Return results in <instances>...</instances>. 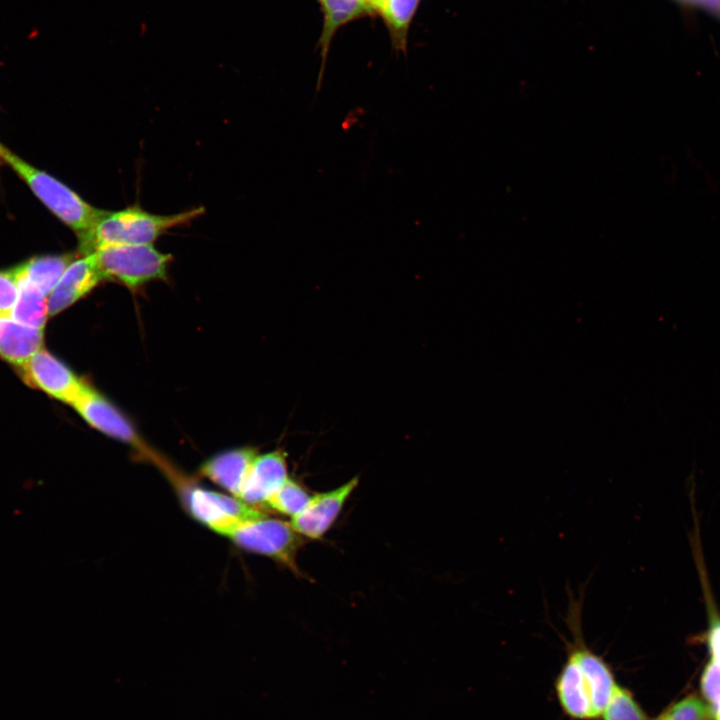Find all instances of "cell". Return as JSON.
<instances>
[{
    "label": "cell",
    "mask_w": 720,
    "mask_h": 720,
    "mask_svg": "<svg viewBox=\"0 0 720 720\" xmlns=\"http://www.w3.org/2000/svg\"><path fill=\"white\" fill-rule=\"evenodd\" d=\"M0 162L9 166L42 204L77 235L78 240L90 232L105 211L94 207L65 183L8 148L1 153Z\"/></svg>",
    "instance_id": "obj_3"
},
{
    "label": "cell",
    "mask_w": 720,
    "mask_h": 720,
    "mask_svg": "<svg viewBox=\"0 0 720 720\" xmlns=\"http://www.w3.org/2000/svg\"><path fill=\"white\" fill-rule=\"evenodd\" d=\"M240 548L268 556L297 571L296 557L301 536L290 523L265 515L240 522L226 536Z\"/></svg>",
    "instance_id": "obj_5"
},
{
    "label": "cell",
    "mask_w": 720,
    "mask_h": 720,
    "mask_svg": "<svg viewBox=\"0 0 720 720\" xmlns=\"http://www.w3.org/2000/svg\"><path fill=\"white\" fill-rule=\"evenodd\" d=\"M691 8L704 10L720 20V0H674Z\"/></svg>",
    "instance_id": "obj_22"
},
{
    "label": "cell",
    "mask_w": 720,
    "mask_h": 720,
    "mask_svg": "<svg viewBox=\"0 0 720 720\" xmlns=\"http://www.w3.org/2000/svg\"><path fill=\"white\" fill-rule=\"evenodd\" d=\"M253 448H237L208 459L200 468L203 476L239 498L252 464L257 457Z\"/></svg>",
    "instance_id": "obj_12"
},
{
    "label": "cell",
    "mask_w": 720,
    "mask_h": 720,
    "mask_svg": "<svg viewBox=\"0 0 720 720\" xmlns=\"http://www.w3.org/2000/svg\"><path fill=\"white\" fill-rule=\"evenodd\" d=\"M288 478L286 454L282 450L257 455L239 499L253 507L266 504Z\"/></svg>",
    "instance_id": "obj_11"
},
{
    "label": "cell",
    "mask_w": 720,
    "mask_h": 720,
    "mask_svg": "<svg viewBox=\"0 0 720 720\" xmlns=\"http://www.w3.org/2000/svg\"><path fill=\"white\" fill-rule=\"evenodd\" d=\"M104 281L93 253L75 257L48 297L49 314L68 308Z\"/></svg>",
    "instance_id": "obj_10"
},
{
    "label": "cell",
    "mask_w": 720,
    "mask_h": 720,
    "mask_svg": "<svg viewBox=\"0 0 720 720\" xmlns=\"http://www.w3.org/2000/svg\"><path fill=\"white\" fill-rule=\"evenodd\" d=\"M74 255L72 253L36 256L13 269L18 276L29 280L49 296L67 266L75 258Z\"/></svg>",
    "instance_id": "obj_15"
},
{
    "label": "cell",
    "mask_w": 720,
    "mask_h": 720,
    "mask_svg": "<svg viewBox=\"0 0 720 720\" xmlns=\"http://www.w3.org/2000/svg\"><path fill=\"white\" fill-rule=\"evenodd\" d=\"M185 501L192 516L218 534L227 536L240 522L263 516L235 496L190 486Z\"/></svg>",
    "instance_id": "obj_6"
},
{
    "label": "cell",
    "mask_w": 720,
    "mask_h": 720,
    "mask_svg": "<svg viewBox=\"0 0 720 720\" xmlns=\"http://www.w3.org/2000/svg\"><path fill=\"white\" fill-rule=\"evenodd\" d=\"M18 370L26 384L71 406L89 386L66 364L43 348Z\"/></svg>",
    "instance_id": "obj_8"
},
{
    "label": "cell",
    "mask_w": 720,
    "mask_h": 720,
    "mask_svg": "<svg viewBox=\"0 0 720 720\" xmlns=\"http://www.w3.org/2000/svg\"><path fill=\"white\" fill-rule=\"evenodd\" d=\"M16 277L18 295L11 317L22 324L43 330L49 314L47 296L29 280L17 274Z\"/></svg>",
    "instance_id": "obj_17"
},
{
    "label": "cell",
    "mask_w": 720,
    "mask_h": 720,
    "mask_svg": "<svg viewBox=\"0 0 720 720\" xmlns=\"http://www.w3.org/2000/svg\"><path fill=\"white\" fill-rule=\"evenodd\" d=\"M583 601L570 599L566 624L573 641L556 680V694L563 711L573 719L600 718L617 684L607 662L585 643L582 633Z\"/></svg>",
    "instance_id": "obj_1"
},
{
    "label": "cell",
    "mask_w": 720,
    "mask_h": 720,
    "mask_svg": "<svg viewBox=\"0 0 720 720\" xmlns=\"http://www.w3.org/2000/svg\"><path fill=\"white\" fill-rule=\"evenodd\" d=\"M655 720H714V715L704 698L689 695L667 708Z\"/></svg>",
    "instance_id": "obj_20"
},
{
    "label": "cell",
    "mask_w": 720,
    "mask_h": 720,
    "mask_svg": "<svg viewBox=\"0 0 720 720\" xmlns=\"http://www.w3.org/2000/svg\"><path fill=\"white\" fill-rule=\"evenodd\" d=\"M205 213L203 207L170 214L150 213L138 204L117 211L105 210L93 228L78 240L79 254H91L115 245L153 244L171 229L189 225Z\"/></svg>",
    "instance_id": "obj_2"
},
{
    "label": "cell",
    "mask_w": 720,
    "mask_h": 720,
    "mask_svg": "<svg viewBox=\"0 0 720 720\" xmlns=\"http://www.w3.org/2000/svg\"><path fill=\"white\" fill-rule=\"evenodd\" d=\"M323 16L322 30L318 41L321 66L316 91L321 89L327 56L335 34L345 25L369 16L362 0H319Z\"/></svg>",
    "instance_id": "obj_13"
},
{
    "label": "cell",
    "mask_w": 720,
    "mask_h": 720,
    "mask_svg": "<svg viewBox=\"0 0 720 720\" xmlns=\"http://www.w3.org/2000/svg\"><path fill=\"white\" fill-rule=\"evenodd\" d=\"M420 3L421 0H385L379 12L392 48L398 53H407L409 29Z\"/></svg>",
    "instance_id": "obj_16"
},
{
    "label": "cell",
    "mask_w": 720,
    "mask_h": 720,
    "mask_svg": "<svg viewBox=\"0 0 720 720\" xmlns=\"http://www.w3.org/2000/svg\"><path fill=\"white\" fill-rule=\"evenodd\" d=\"M18 295V280L13 269L0 271V317H11Z\"/></svg>",
    "instance_id": "obj_21"
},
{
    "label": "cell",
    "mask_w": 720,
    "mask_h": 720,
    "mask_svg": "<svg viewBox=\"0 0 720 720\" xmlns=\"http://www.w3.org/2000/svg\"><path fill=\"white\" fill-rule=\"evenodd\" d=\"M72 407L91 427L133 446L158 465L162 462L140 438L126 416L90 385Z\"/></svg>",
    "instance_id": "obj_7"
},
{
    "label": "cell",
    "mask_w": 720,
    "mask_h": 720,
    "mask_svg": "<svg viewBox=\"0 0 720 720\" xmlns=\"http://www.w3.org/2000/svg\"><path fill=\"white\" fill-rule=\"evenodd\" d=\"M43 330L22 324L12 317H0V357L21 367L42 349Z\"/></svg>",
    "instance_id": "obj_14"
},
{
    "label": "cell",
    "mask_w": 720,
    "mask_h": 720,
    "mask_svg": "<svg viewBox=\"0 0 720 720\" xmlns=\"http://www.w3.org/2000/svg\"><path fill=\"white\" fill-rule=\"evenodd\" d=\"M5 148L6 147L4 145H2V143L0 142V155L5 150Z\"/></svg>",
    "instance_id": "obj_24"
},
{
    "label": "cell",
    "mask_w": 720,
    "mask_h": 720,
    "mask_svg": "<svg viewBox=\"0 0 720 720\" xmlns=\"http://www.w3.org/2000/svg\"><path fill=\"white\" fill-rule=\"evenodd\" d=\"M600 718L602 720H649L632 693L618 683Z\"/></svg>",
    "instance_id": "obj_19"
},
{
    "label": "cell",
    "mask_w": 720,
    "mask_h": 720,
    "mask_svg": "<svg viewBox=\"0 0 720 720\" xmlns=\"http://www.w3.org/2000/svg\"><path fill=\"white\" fill-rule=\"evenodd\" d=\"M104 280L137 289L154 280H165L172 256L153 244L115 245L93 252Z\"/></svg>",
    "instance_id": "obj_4"
},
{
    "label": "cell",
    "mask_w": 720,
    "mask_h": 720,
    "mask_svg": "<svg viewBox=\"0 0 720 720\" xmlns=\"http://www.w3.org/2000/svg\"><path fill=\"white\" fill-rule=\"evenodd\" d=\"M312 496L299 483L288 478L284 485L266 502V505L293 518L304 511Z\"/></svg>",
    "instance_id": "obj_18"
},
{
    "label": "cell",
    "mask_w": 720,
    "mask_h": 720,
    "mask_svg": "<svg viewBox=\"0 0 720 720\" xmlns=\"http://www.w3.org/2000/svg\"><path fill=\"white\" fill-rule=\"evenodd\" d=\"M369 16H378L385 0H362Z\"/></svg>",
    "instance_id": "obj_23"
},
{
    "label": "cell",
    "mask_w": 720,
    "mask_h": 720,
    "mask_svg": "<svg viewBox=\"0 0 720 720\" xmlns=\"http://www.w3.org/2000/svg\"><path fill=\"white\" fill-rule=\"evenodd\" d=\"M358 482L354 477L333 490L313 495L304 511L291 518V527L300 536L320 539L334 524Z\"/></svg>",
    "instance_id": "obj_9"
}]
</instances>
